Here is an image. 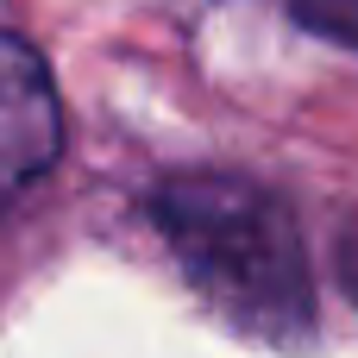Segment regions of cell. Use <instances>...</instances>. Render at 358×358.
I'll return each mask as SVG.
<instances>
[{
	"label": "cell",
	"instance_id": "cell-1",
	"mask_svg": "<svg viewBox=\"0 0 358 358\" xmlns=\"http://www.w3.org/2000/svg\"><path fill=\"white\" fill-rule=\"evenodd\" d=\"M145 220L182 277L252 340H315V258L296 208L239 170H170L145 195Z\"/></svg>",
	"mask_w": 358,
	"mask_h": 358
},
{
	"label": "cell",
	"instance_id": "cell-2",
	"mask_svg": "<svg viewBox=\"0 0 358 358\" xmlns=\"http://www.w3.org/2000/svg\"><path fill=\"white\" fill-rule=\"evenodd\" d=\"M63 157V94L44 50L0 25V208L44 182Z\"/></svg>",
	"mask_w": 358,
	"mask_h": 358
},
{
	"label": "cell",
	"instance_id": "cell-3",
	"mask_svg": "<svg viewBox=\"0 0 358 358\" xmlns=\"http://www.w3.org/2000/svg\"><path fill=\"white\" fill-rule=\"evenodd\" d=\"M289 19L340 50H358V0H283Z\"/></svg>",
	"mask_w": 358,
	"mask_h": 358
}]
</instances>
